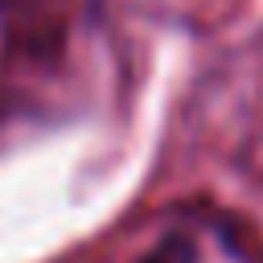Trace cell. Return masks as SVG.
Masks as SVG:
<instances>
[{
  "mask_svg": "<svg viewBox=\"0 0 263 263\" xmlns=\"http://www.w3.org/2000/svg\"><path fill=\"white\" fill-rule=\"evenodd\" d=\"M136 263H201V247L193 242V234L168 230V234H160Z\"/></svg>",
  "mask_w": 263,
  "mask_h": 263,
  "instance_id": "cell-1",
  "label": "cell"
}]
</instances>
